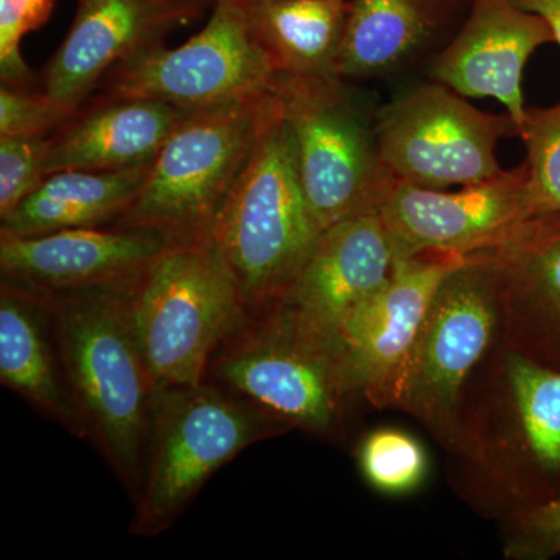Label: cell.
Segmentation results:
<instances>
[{"mask_svg": "<svg viewBox=\"0 0 560 560\" xmlns=\"http://www.w3.org/2000/svg\"><path fill=\"white\" fill-rule=\"evenodd\" d=\"M503 555L511 560H547L560 556V499L500 523Z\"/></svg>", "mask_w": 560, "mask_h": 560, "instance_id": "cell-29", "label": "cell"}, {"mask_svg": "<svg viewBox=\"0 0 560 560\" xmlns=\"http://www.w3.org/2000/svg\"><path fill=\"white\" fill-rule=\"evenodd\" d=\"M290 427L210 382L160 390L130 533L160 536L206 482L250 445Z\"/></svg>", "mask_w": 560, "mask_h": 560, "instance_id": "cell-6", "label": "cell"}, {"mask_svg": "<svg viewBox=\"0 0 560 560\" xmlns=\"http://www.w3.org/2000/svg\"><path fill=\"white\" fill-rule=\"evenodd\" d=\"M518 138L526 147V195L530 215L560 212V102L528 108Z\"/></svg>", "mask_w": 560, "mask_h": 560, "instance_id": "cell-25", "label": "cell"}, {"mask_svg": "<svg viewBox=\"0 0 560 560\" xmlns=\"http://www.w3.org/2000/svg\"><path fill=\"white\" fill-rule=\"evenodd\" d=\"M518 136L510 114H489L444 84L416 88L375 119L383 167L390 178L429 189L470 186L501 175L497 147Z\"/></svg>", "mask_w": 560, "mask_h": 560, "instance_id": "cell-11", "label": "cell"}, {"mask_svg": "<svg viewBox=\"0 0 560 560\" xmlns=\"http://www.w3.org/2000/svg\"><path fill=\"white\" fill-rule=\"evenodd\" d=\"M270 101L268 92L190 113L151 162L130 209L114 224L160 232L171 246L210 241Z\"/></svg>", "mask_w": 560, "mask_h": 560, "instance_id": "cell-7", "label": "cell"}, {"mask_svg": "<svg viewBox=\"0 0 560 560\" xmlns=\"http://www.w3.org/2000/svg\"><path fill=\"white\" fill-rule=\"evenodd\" d=\"M49 138H0V219L10 215L44 178Z\"/></svg>", "mask_w": 560, "mask_h": 560, "instance_id": "cell-27", "label": "cell"}, {"mask_svg": "<svg viewBox=\"0 0 560 560\" xmlns=\"http://www.w3.org/2000/svg\"><path fill=\"white\" fill-rule=\"evenodd\" d=\"M319 234L302 189L293 138L271 94L248 161L212 232L246 313L267 311L285 298Z\"/></svg>", "mask_w": 560, "mask_h": 560, "instance_id": "cell-4", "label": "cell"}, {"mask_svg": "<svg viewBox=\"0 0 560 560\" xmlns=\"http://www.w3.org/2000/svg\"><path fill=\"white\" fill-rule=\"evenodd\" d=\"M168 248L160 232L116 224L32 237L0 234V272L38 293L108 289L132 282Z\"/></svg>", "mask_w": 560, "mask_h": 560, "instance_id": "cell-14", "label": "cell"}, {"mask_svg": "<svg viewBox=\"0 0 560 560\" xmlns=\"http://www.w3.org/2000/svg\"><path fill=\"white\" fill-rule=\"evenodd\" d=\"M131 283V282H130ZM127 285L40 293L88 440L138 500L158 390L132 334Z\"/></svg>", "mask_w": 560, "mask_h": 560, "instance_id": "cell-2", "label": "cell"}, {"mask_svg": "<svg viewBox=\"0 0 560 560\" xmlns=\"http://www.w3.org/2000/svg\"><path fill=\"white\" fill-rule=\"evenodd\" d=\"M55 0H0V80L10 86H35L21 54L25 35L49 21Z\"/></svg>", "mask_w": 560, "mask_h": 560, "instance_id": "cell-26", "label": "cell"}, {"mask_svg": "<svg viewBox=\"0 0 560 560\" xmlns=\"http://www.w3.org/2000/svg\"><path fill=\"white\" fill-rule=\"evenodd\" d=\"M205 382L330 442L345 440L350 401L360 397L340 338L308 329L279 305L245 313L213 352Z\"/></svg>", "mask_w": 560, "mask_h": 560, "instance_id": "cell-3", "label": "cell"}, {"mask_svg": "<svg viewBox=\"0 0 560 560\" xmlns=\"http://www.w3.org/2000/svg\"><path fill=\"white\" fill-rule=\"evenodd\" d=\"M482 250L499 282L500 340L560 371V212L529 217Z\"/></svg>", "mask_w": 560, "mask_h": 560, "instance_id": "cell-18", "label": "cell"}, {"mask_svg": "<svg viewBox=\"0 0 560 560\" xmlns=\"http://www.w3.org/2000/svg\"><path fill=\"white\" fill-rule=\"evenodd\" d=\"M0 382L44 418L88 440L70 393L46 298L9 280L0 282Z\"/></svg>", "mask_w": 560, "mask_h": 560, "instance_id": "cell-20", "label": "cell"}, {"mask_svg": "<svg viewBox=\"0 0 560 560\" xmlns=\"http://www.w3.org/2000/svg\"><path fill=\"white\" fill-rule=\"evenodd\" d=\"M127 311L158 390L205 382L213 352L246 313L213 238L165 249L128 285Z\"/></svg>", "mask_w": 560, "mask_h": 560, "instance_id": "cell-5", "label": "cell"}, {"mask_svg": "<svg viewBox=\"0 0 560 560\" xmlns=\"http://www.w3.org/2000/svg\"><path fill=\"white\" fill-rule=\"evenodd\" d=\"M275 73L235 0H219L200 33L175 49L136 51L106 73L97 95L149 98L189 113L268 94Z\"/></svg>", "mask_w": 560, "mask_h": 560, "instance_id": "cell-10", "label": "cell"}, {"mask_svg": "<svg viewBox=\"0 0 560 560\" xmlns=\"http://www.w3.org/2000/svg\"><path fill=\"white\" fill-rule=\"evenodd\" d=\"M453 492L499 523L560 499V371L501 340L460 396Z\"/></svg>", "mask_w": 560, "mask_h": 560, "instance_id": "cell-1", "label": "cell"}, {"mask_svg": "<svg viewBox=\"0 0 560 560\" xmlns=\"http://www.w3.org/2000/svg\"><path fill=\"white\" fill-rule=\"evenodd\" d=\"M349 0H260L242 7L275 75L338 77Z\"/></svg>", "mask_w": 560, "mask_h": 560, "instance_id": "cell-22", "label": "cell"}, {"mask_svg": "<svg viewBox=\"0 0 560 560\" xmlns=\"http://www.w3.org/2000/svg\"><path fill=\"white\" fill-rule=\"evenodd\" d=\"M378 212L396 260L423 253L469 256L497 245L533 217L526 167L518 165L458 190L429 189L393 178Z\"/></svg>", "mask_w": 560, "mask_h": 560, "instance_id": "cell-12", "label": "cell"}, {"mask_svg": "<svg viewBox=\"0 0 560 560\" xmlns=\"http://www.w3.org/2000/svg\"><path fill=\"white\" fill-rule=\"evenodd\" d=\"M189 114L149 98L92 94L50 136L44 173L119 172L151 164Z\"/></svg>", "mask_w": 560, "mask_h": 560, "instance_id": "cell-19", "label": "cell"}, {"mask_svg": "<svg viewBox=\"0 0 560 560\" xmlns=\"http://www.w3.org/2000/svg\"><path fill=\"white\" fill-rule=\"evenodd\" d=\"M175 2L200 18L201 14L205 13V10L213 9L219 0H175Z\"/></svg>", "mask_w": 560, "mask_h": 560, "instance_id": "cell-31", "label": "cell"}, {"mask_svg": "<svg viewBox=\"0 0 560 560\" xmlns=\"http://www.w3.org/2000/svg\"><path fill=\"white\" fill-rule=\"evenodd\" d=\"M555 43L550 25L514 0H474L455 39L434 58L431 75L466 98H495L518 128L526 119L523 70Z\"/></svg>", "mask_w": 560, "mask_h": 560, "instance_id": "cell-17", "label": "cell"}, {"mask_svg": "<svg viewBox=\"0 0 560 560\" xmlns=\"http://www.w3.org/2000/svg\"><path fill=\"white\" fill-rule=\"evenodd\" d=\"M293 138L302 189L320 232L378 208L389 173L372 124L340 77L275 75L270 90Z\"/></svg>", "mask_w": 560, "mask_h": 560, "instance_id": "cell-8", "label": "cell"}, {"mask_svg": "<svg viewBox=\"0 0 560 560\" xmlns=\"http://www.w3.org/2000/svg\"><path fill=\"white\" fill-rule=\"evenodd\" d=\"M521 9L539 14L550 25L555 43L560 46V0H514Z\"/></svg>", "mask_w": 560, "mask_h": 560, "instance_id": "cell-30", "label": "cell"}, {"mask_svg": "<svg viewBox=\"0 0 560 560\" xmlns=\"http://www.w3.org/2000/svg\"><path fill=\"white\" fill-rule=\"evenodd\" d=\"M150 167L51 173L10 215L0 219V234L32 237L117 223L138 197Z\"/></svg>", "mask_w": 560, "mask_h": 560, "instance_id": "cell-21", "label": "cell"}, {"mask_svg": "<svg viewBox=\"0 0 560 560\" xmlns=\"http://www.w3.org/2000/svg\"><path fill=\"white\" fill-rule=\"evenodd\" d=\"M197 18L175 0H79L72 27L40 77V90L77 110L114 66L164 43L173 28Z\"/></svg>", "mask_w": 560, "mask_h": 560, "instance_id": "cell-16", "label": "cell"}, {"mask_svg": "<svg viewBox=\"0 0 560 560\" xmlns=\"http://www.w3.org/2000/svg\"><path fill=\"white\" fill-rule=\"evenodd\" d=\"M361 477L385 495H408L422 488L429 475V456L412 434L399 429L368 433L357 448Z\"/></svg>", "mask_w": 560, "mask_h": 560, "instance_id": "cell-24", "label": "cell"}, {"mask_svg": "<svg viewBox=\"0 0 560 560\" xmlns=\"http://www.w3.org/2000/svg\"><path fill=\"white\" fill-rule=\"evenodd\" d=\"M73 113L35 86H0V138H49Z\"/></svg>", "mask_w": 560, "mask_h": 560, "instance_id": "cell-28", "label": "cell"}, {"mask_svg": "<svg viewBox=\"0 0 560 560\" xmlns=\"http://www.w3.org/2000/svg\"><path fill=\"white\" fill-rule=\"evenodd\" d=\"M438 0H349L337 75L368 79L390 72L436 31Z\"/></svg>", "mask_w": 560, "mask_h": 560, "instance_id": "cell-23", "label": "cell"}, {"mask_svg": "<svg viewBox=\"0 0 560 560\" xmlns=\"http://www.w3.org/2000/svg\"><path fill=\"white\" fill-rule=\"evenodd\" d=\"M467 256L423 253L397 259L381 290L342 324L341 349L360 397L393 408L401 374L434 294Z\"/></svg>", "mask_w": 560, "mask_h": 560, "instance_id": "cell-13", "label": "cell"}, {"mask_svg": "<svg viewBox=\"0 0 560 560\" xmlns=\"http://www.w3.org/2000/svg\"><path fill=\"white\" fill-rule=\"evenodd\" d=\"M396 256L378 208L320 232L293 285L279 302L308 329L338 338L350 313L385 285Z\"/></svg>", "mask_w": 560, "mask_h": 560, "instance_id": "cell-15", "label": "cell"}, {"mask_svg": "<svg viewBox=\"0 0 560 560\" xmlns=\"http://www.w3.org/2000/svg\"><path fill=\"white\" fill-rule=\"evenodd\" d=\"M499 282L485 250L469 254L441 283L401 374L394 407L451 451L460 396L500 340Z\"/></svg>", "mask_w": 560, "mask_h": 560, "instance_id": "cell-9", "label": "cell"}, {"mask_svg": "<svg viewBox=\"0 0 560 560\" xmlns=\"http://www.w3.org/2000/svg\"><path fill=\"white\" fill-rule=\"evenodd\" d=\"M235 2L241 3V5H248V3L260 2V0H235Z\"/></svg>", "mask_w": 560, "mask_h": 560, "instance_id": "cell-32", "label": "cell"}]
</instances>
